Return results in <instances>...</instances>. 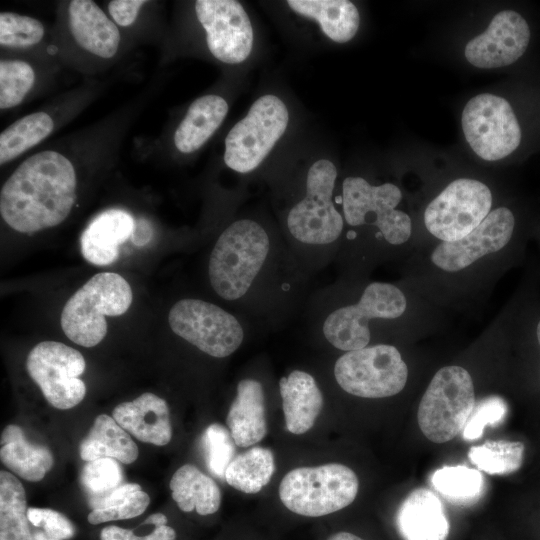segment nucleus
Returning a JSON list of instances; mask_svg holds the SVG:
<instances>
[{
	"instance_id": "nucleus-1",
	"label": "nucleus",
	"mask_w": 540,
	"mask_h": 540,
	"mask_svg": "<svg viewBox=\"0 0 540 540\" xmlns=\"http://www.w3.org/2000/svg\"><path fill=\"white\" fill-rule=\"evenodd\" d=\"M305 271L287 244H280L260 222L243 218L228 225L208 261L213 291L244 312L264 315L301 285Z\"/></svg>"
},
{
	"instance_id": "nucleus-2",
	"label": "nucleus",
	"mask_w": 540,
	"mask_h": 540,
	"mask_svg": "<svg viewBox=\"0 0 540 540\" xmlns=\"http://www.w3.org/2000/svg\"><path fill=\"white\" fill-rule=\"evenodd\" d=\"M76 187L71 161L57 151H40L22 162L3 184L1 217L21 233L55 227L70 214Z\"/></svg>"
},
{
	"instance_id": "nucleus-3",
	"label": "nucleus",
	"mask_w": 540,
	"mask_h": 540,
	"mask_svg": "<svg viewBox=\"0 0 540 540\" xmlns=\"http://www.w3.org/2000/svg\"><path fill=\"white\" fill-rule=\"evenodd\" d=\"M336 179L333 162L315 161L308 169L303 197L286 213L287 246L305 272L327 264L329 252L342 237L344 219L333 195Z\"/></svg>"
},
{
	"instance_id": "nucleus-4",
	"label": "nucleus",
	"mask_w": 540,
	"mask_h": 540,
	"mask_svg": "<svg viewBox=\"0 0 540 540\" xmlns=\"http://www.w3.org/2000/svg\"><path fill=\"white\" fill-rule=\"evenodd\" d=\"M404 293L385 282L368 284L355 303L323 308L315 327H320L326 342L334 348L349 352L368 346L371 322L399 318L406 310Z\"/></svg>"
},
{
	"instance_id": "nucleus-5",
	"label": "nucleus",
	"mask_w": 540,
	"mask_h": 540,
	"mask_svg": "<svg viewBox=\"0 0 540 540\" xmlns=\"http://www.w3.org/2000/svg\"><path fill=\"white\" fill-rule=\"evenodd\" d=\"M133 295L124 277L113 272L92 276L66 302L61 313L65 335L83 347H94L107 333L105 316L124 314Z\"/></svg>"
},
{
	"instance_id": "nucleus-6",
	"label": "nucleus",
	"mask_w": 540,
	"mask_h": 540,
	"mask_svg": "<svg viewBox=\"0 0 540 540\" xmlns=\"http://www.w3.org/2000/svg\"><path fill=\"white\" fill-rule=\"evenodd\" d=\"M358 489V477L352 469L329 463L289 471L279 485V497L293 513L320 517L350 505Z\"/></svg>"
},
{
	"instance_id": "nucleus-7",
	"label": "nucleus",
	"mask_w": 540,
	"mask_h": 540,
	"mask_svg": "<svg viewBox=\"0 0 540 540\" xmlns=\"http://www.w3.org/2000/svg\"><path fill=\"white\" fill-rule=\"evenodd\" d=\"M474 406L469 372L460 366H445L436 372L420 401L419 427L432 442L450 441L463 430Z\"/></svg>"
},
{
	"instance_id": "nucleus-8",
	"label": "nucleus",
	"mask_w": 540,
	"mask_h": 540,
	"mask_svg": "<svg viewBox=\"0 0 540 540\" xmlns=\"http://www.w3.org/2000/svg\"><path fill=\"white\" fill-rule=\"evenodd\" d=\"M288 122L287 106L279 97H259L225 138L226 166L242 174L254 171L284 135Z\"/></svg>"
},
{
	"instance_id": "nucleus-9",
	"label": "nucleus",
	"mask_w": 540,
	"mask_h": 540,
	"mask_svg": "<svg viewBox=\"0 0 540 540\" xmlns=\"http://www.w3.org/2000/svg\"><path fill=\"white\" fill-rule=\"evenodd\" d=\"M168 323L174 334L214 358L229 357L245 338V326L236 315L197 298L175 302Z\"/></svg>"
},
{
	"instance_id": "nucleus-10",
	"label": "nucleus",
	"mask_w": 540,
	"mask_h": 540,
	"mask_svg": "<svg viewBox=\"0 0 540 540\" xmlns=\"http://www.w3.org/2000/svg\"><path fill=\"white\" fill-rule=\"evenodd\" d=\"M402 194L396 185H371L362 177L350 176L342 183L344 223L350 227L373 225L390 245L405 243L411 236L412 224L408 214L397 210Z\"/></svg>"
},
{
	"instance_id": "nucleus-11",
	"label": "nucleus",
	"mask_w": 540,
	"mask_h": 540,
	"mask_svg": "<svg viewBox=\"0 0 540 540\" xmlns=\"http://www.w3.org/2000/svg\"><path fill=\"white\" fill-rule=\"evenodd\" d=\"M333 375L345 392L377 399L402 391L407 382L408 368L396 347L376 344L345 352L336 360Z\"/></svg>"
},
{
	"instance_id": "nucleus-12",
	"label": "nucleus",
	"mask_w": 540,
	"mask_h": 540,
	"mask_svg": "<svg viewBox=\"0 0 540 540\" xmlns=\"http://www.w3.org/2000/svg\"><path fill=\"white\" fill-rule=\"evenodd\" d=\"M462 128L472 150L487 161L508 156L521 141V129L511 105L490 93L479 94L467 102Z\"/></svg>"
},
{
	"instance_id": "nucleus-13",
	"label": "nucleus",
	"mask_w": 540,
	"mask_h": 540,
	"mask_svg": "<svg viewBox=\"0 0 540 540\" xmlns=\"http://www.w3.org/2000/svg\"><path fill=\"white\" fill-rule=\"evenodd\" d=\"M85 368L78 350L56 341L38 343L26 360L27 372L45 399L61 410L71 409L84 399L86 385L79 377Z\"/></svg>"
},
{
	"instance_id": "nucleus-14",
	"label": "nucleus",
	"mask_w": 540,
	"mask_h": 540,
	"mask_svg": "<svg viewBox=\"0 0 540 540\" xmlns=\"http://www.w3.org/2000/svg\"><path fill=\"white\" fill-rule=\"evenodd\" d=\"M492 194L482 182L457 179L427 206L424 223L442 242L458 240L475 229L490 213Z\"/></svg>"
},
{
	"instance_id": "nucleus-15",
	"label": "nucleus",
	"mask_w": 540,
	"mask_h": 540,
	"mask_svg": "<svg viewBox=\"0 0 540 540\" xmlns=\"http://www.w3.org/2000/svg\"><path fill=\"white\" fill-rule=\"evenodd\" d=\"M198 21L211 54L227 64L245 61L253 47V27L242 4L235 0H198Z\"/></svg>"
},
{
	"instance_id": "nucleus-16",
	"label": "nucleus",
	"mask_w": 540,
	"mask_h": 540,
	"mask_svg": "<svg viewBox=\"0 0 540 540\" xmlns=\"http://www.w3.org/2000/svg\"><path fill=\"white\" fill-rule=\"evenodd\" d=\"M515 220L506 207L491 211L469 234L451 242L440 243L431 261L447 272L462 270L485 255L502 249L511 239Z\"/></svg>"
},
{
	"instance_id": "nucleus-17",
	"label": "nucleus",
	"mask_w": 540,
	"mask_h": 540,
	"mask_svg": "<svg viewBox=\"0 0 540 540\" xmlns=\"http://www.w3.org/2000/svg\"><path fill=\"white\" fill-rule=\"evenodd\" d=\"M529 40L526 20L515 11H501L482 34L468 42L465 57L478 68L507 66L524 54Z\"/></svg>"
},
{
	"instance_id": "nucleus-18",
	"label": "nucleus",
	"mask_w": 540,
	"mask_h": 540,
	"mask_svg": "<svg viewBox=\"0 0 540 540\" xmlns=\"http://www.w3.org/2000/svg\"><path fill=\"white\" fill-rule=\"evenodd\" d=\"M133 216L122 209H108L96 217L84 229L80 246L86 261L97 266L112 264L118 259L119 247L135 232Z\"/></svg>"
},
{
	"instance_id": "nucleus-19",
	"label": "nucleus",
	"mask_w": 540,
	"mask_h": 540,
	"mask_svg": "<svg viewBox=\"0 0 540 540\" xmlns=\"http://www.w3.org/2000/svg\"><path fill=\"white\" fill-rule=\"evenodd\" d=\"M112 415L123 429L144 443L164 446L171 440L172 427L167 402L151 392L117 405Z\"/></svg>"
},
{
	"instance_id": "nucleus-20",
	"label": "nucleus",
	"mask_w": 540,
	"mask_h": 540,
	"mask_svg": "<svg viewBox=\"0 0 540 540\" xmlns=\"http://www.w3.org/2000/svg\"><path fill=\"white\" fill-rule=\"evenodd\" d=\"M396 525L404 540H447L450 529L441 501L427 488L415 489L404 499Z\"/></svg>"
},
{
	"instance_id": "nucleus-21",
	"label": "nucleus",
	"mask_w": 540,
	"mask_h": 540,
	"mask_svg": "<svg viewBox=\"0 0 540 540\" xmlns=\"http://www.w3.org/2000/svg\"><path fill=\"white\" fill-rule=\"evenodd\" d=\"M68 16L72 36L81 48L104 59L117 53L119 29L94 1H70Z\"/></svg>"
},
{
	"instance_id": "nucleus-22",
	"label": "nucleus",
	"mask_w": 540,
	"mask_h": 540,
	"mask_svg": "<svg viewBox=\"0 0 540 540\" xmlns=\"http://www.w3.org/2000/svg\"><path fill=\"white\" fill-rule=\"evenodd\" d=\"M279 391L287 430L296 435L309 431L324 405L316 379L295 369L280 378Z\"/></svg>"
},
{
	"instance_id": "nucleus-23",
	"label": "nucleus",
	"mask_w": 540,
	"mask_h": 540,
	"mask_svg": "<svg viewBox=\"0 0 540 540\" xmlns=\"http://www.w3.org/2000/svg\"><path fill=\"white\" fill-rule=\"evenodd\" d=\"M226 423L239 447L253 446L266 436L265 396L260 381L244 378L238 382Z\"/></svg>"
},
{
	"instance_id": "nucleus-24",
	"label": "nucleus",
	"mask_w": 540,
	"mask_h": 540,
	"mask_svg": "<svg viewBox=\"0 0 540 540\" xmlns=\"http://www.w3.org/2000/svg\"><path fill=\"white\" fill-rule=\"evenodd\" d=\"M224 98L207 94L194 100L174 134V144L184 154L198 150L220 127L228 113Z\"/></svg>"
},
{
	"instance_id": "nucleus-25",
	"label": "nucleus",
	"mask_w": 540,
	"mask_h": 540,
	"mask_svg": "<svg viewBox=\"0 0 540 540\" xmlns=\"http://www.w3.org/2000/svg\"><path fill=\"white\" fill-rule=\"evenodd\" d=\"M0 459L17 476L31 482L42 480L54 464L51 451L27 441L21 427L14 424L2 431Z\"/></svg>"
},
{
	"instance_id": "nucleus-26",
	"label": "nucleus",
	"mask_w": 540,
	"mask_h": 540,
	"mask_svg": "<svg viewBox=\"0 0 540 540\" xmlns=\"http://www.w3.org/2000/svg\"><path fill=\"white\" fill-rule=\"evenodd\" d=\"M288 6L297 14L319 23L322 32L332 41H350L359 28L356 6L347 0H289Z\"/></svg>"
},
{
	"instance_id": "nucleus-27",
	"label": "nucleus",
	"mask_w": 540,
	"mask_h": 540,
	"mask_svg": "<svg viewBox=\"0 0 540 540\" xmlns=\"http://www.w3.org/2000/svg\"><path fill=\"white\" fill-rule=\"evenodd\" d=\"M80 457L86 462L112 458L123 464L133 463L139 454L136 443L116 420L106 414L98 415L82 440Z\"/></svg>"
},
{
	"instance_id": "nucleus-28",
	"label": "nucleus",
	"mask_w": 540,
	"mask_h": 540,
	"mask_svg": "<svg viewBox=\"0 0 540 540\" xmlns=\"http://www.w3.org/2000/svg\"><path fill=\"white\" fill-rule=\"evenodd\" d=\"M169 486L173 500L183 512L195 510L205 516L217 512L220 507L221 491L218 485L192 464L178 468Z\"/></svg>"
},
{
	"instance_id": "nucleus-29",
	"label": "nucleus",
	"mask_w": 540,
	"mask_h": 540,
	"mask_svg": "<svg viewBox=\"0 0 540 540\" xmlns=\"http://www.w3.org/2000/svg\"><path fill=\"white\" fill-rule=\"evenodd\" d=\"M26 493L11 473L0 472V540H34L29 526Z\"/></svg>"
},
{
	"instance_id": "nucleus-30",
	"label": "nucleus",
	"mask_w": 540,
	"mask_h": 540,
	"mask_svg": "<svg viewBox=\"0 0 540 540\" xmlns=\"http://www.w3.org/2000/svg\"><path fill=\"white\" fill-rule=\"evenodd\" d=\"M274 471L275 460L271 450L256 446L235 456L224 478L233 488L255 494L269 483Z\"/></svg>"
},
{
	"instance_id": "nucleus-31",
	"label": "nucleus",
	"mask_w": 540,
	"mask_h": 540,
	"mask_svg": "<svg viewBox=\"0 0 540 540\" xmlns=\"http://www.w3.org/2000/svg\"><path fill=\"white\" fill-rule=\"evenodd\" d=\"M49 114L35 112L12 123L0 134V164L3 165L44 140L53 130Z\"/></svg>"
},
{
	"instance_id": "nucleus-32",
	"label": "nucleus",
	"mask_w": 540,
	"mask_h": 540,
	"mask_svg": "<svg viewBox=\"0 0 540 540\" xmlns=\"http://www.w3.org/2000/svg\"><path fill=\"white\" fill-rule=\"evenodd\" d=\"M431 483L452 504L466 505L477 501L484 489L482 474L466 466H444L437 469Z\"/></svg>"
},
{
	"instance_id": "nucleus-33",
	"label": "nucleus",
	"mask_w": 540,
	"mask_h": 540,
	"mask_svg": "<svg viewBox=\"0 0 540 540\" xmlns=\"http://www.w3.org/2000/svg\"><path fill=\"white\" fill-rule=\"evenodd\" d=\"M524 445L519 441H486L469 449L468 457L481 471L490 475H506L522 464Z\"/></svg>"
},
{
	"instance_id": "nucleus-34",
	"label": "nucleus",
	"mask_w": 540,
	"mask_h": 540,
	"mask_svg": "<svg viewBox=\"0 0 540 540\" xmlns=\"http://www.w3.org/2000/svg\"><path fill=\"white\" fill-rule=\"evenodd\" d=\"M35 73L31 65L22 60L0 61V108L19 105L31 90Z\"/></svg>"
},
{
	"instance_id": "nucleus-35",
	"label": "nucleus",
	"mask_w": 540,
	"mask_h": 540,
	"mask_svg": "<svg viewBox=\"0 0 540 540\" xmlns=\"http://www.w3.org/2000/svg\"><path fill=\"white\" fill-rule=\"evenodd\" d=\"M235 441L223 425L213 423L203 432L201 447L209 471L218 478L225 476L228 465L235 457Z\"/></svg>"
},
{
	"instance_id": "nucleus-36",
	"label": "nucleus",
	"mask_w": 540,
	"mask_h": 540,
	"mask_svg": "<svg viewBox=\"0 0 540 540\" xmlns=\"http://www.w3.org/2000/svg\"><path fill=\"white\" fill-rule=\"evenodd\" d=\"M44 33L43 24L35 18L14 12L0 13L1 46L27 48L39 43Z\"/></svg>"
},
{
	"instance_id": "nucleus-37",
	"label": "nucleus",
	"mask_w": 540,
	"mask_h": 540,
	"mask_svg": "<svg viewBox=\"0 0 540 540\" xmlns=\"http://www.w3.org/2000/svg\"><path fill=\"white\" fill-rule=\"evenodd\" d=\"M123 473L117 460L99 458L86 463L81 472L82 485L89 498L102 496L122 485Z\"/></svg>"
},
{
	"instance_id": "nucleus-38",
	"label": "nucleus",
	"mask_w": 540,
	"mask_h": 540,
	"mask_svg": "<svg viewBox=\"0 0 540 540\" xmlns=\"http://www.w3.org/2000/svg\"><path fill=\"white\" fill-rule=\"evenodd\" d=\"M29 522L37 529L34 540H68L75 534L72 522L62 513L49 509L29 507Z\"/></svg>"
},
{
	"instance_id": "nucleus-39",
	"label": "nucleus",
	"mask_w": 540,
	"mask_h": 540,
	"mask_svg": "<svg viewBox=\"0 0 540 540\" xmlns=\"http://www.w3.org/2000/svg\"><path fill=\"white\" fill-rule=\"evenodd\" d=\"M507 410V404L501 397L490 396L481 400L474 406L462 430L463 438L466 441L480 438L486 426H495L504 420Z\"/></svg>"
},
{
	"instance_id": "nucleus-40",
	"label": "nucleus",
	"mask_w": 540,
	"mask_h": 540,
	"mask_svg": "<svg viewBox=\"0 0 540 540\" xmlns=\"http://www.w3.org/2000/svg\"><path fill=\"white\" fill-rule=\"evenodd\" d=\"M150 502L149 496L142 490H137L129 495L122 503L104 509H95L88 514V522L93 525L100 523L130 519L141 515Z\"/></svg>"
},
{
	"instance_id": "nucleus-41",
	"label": "nucleus",
	"mask_w": 540,
	"mask_h": 540,
	"mask_svg": "<svg viewBox=\"0 0 540 540\" xmlns=\"http://www.w3.org/2000/svg\"><path fill=\"white\" fill-rule=\"evenodd\" d=\"M167 522L156 523L150 533L136 535L132 530L118 526H107L101 530V540H175V530L166 525Z\"/></svg>"
},
{
	"instance_id": "nucleus-42",
	"label": "nucleus",
	"mask_w": 540,
	"mask_h": 540,
	"mask_svg": "<svg viewBox=\"0 0 540 540\" xmlns=\"http://www.w3.org/2000/svg\"><path fill=\"white\" fill-rule=\"evenodd\" d=\"M146 3L143 0H113L108 3V11L116 24L127 27L134 23Z\"/></svg>"
},
{
	"instance_id": "nucleus-43",
	"label": "nucleus",
	"mask_w": 540,
	"mask_h": 540,
	"mask_svg": "<svg viewBox=\"0 0 540 540\" xmlns=\"http://www.w3.org/2000/svg\"><path fill=\"white\" fill-rule=\"evenodd\" d=\"M137 490H141L140 485L125 483L102 496L89 498V505L92 510L114 507L124 502L131 493Z\"/></svg>"
},
{
	"instance_id": "nucleus-44",
	"label": "nucleus",
	"mask_w": 540,
	"mask_h": 540,
	"mask_svg": "<svg viewBox=\"0 0 540 540\" xmlns=\"http://www.w3.org/2000/svg\"><path fill=\"white\" fill-rule=\"evenodd\" d=\"M327 540H363V539L349 532H338L331 535Z\"/></svg>"
},
{
	"instance_id": "nucleus-45",
	"label": "nucleus",
	"mask_w": 540,
	"mask_h": 540,
	"mask_svg": "<svg viewBox=\"0 0 540 540\" xmlns=\"http://www.w3.org/2000/svg\"><path fill=\"white\" fill-rule=\"evenodd\" d=\"M536 335H537L538 343H539V345H540V321H539L538 324H537Z\"/></svg>"
}]
</instances>
